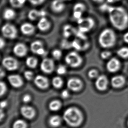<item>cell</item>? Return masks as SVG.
Returning <instances> with one entry per match:
<instances>
[{
    "mask_svg": "<svg viewBox=\"0 0 128 128\" xmlns=\"http://www.w3.org/2000/svg\"><path fill=\"white\" fill-rule=\"evenodd\" d=\"M108 13L110 22L114 28L123 31L128 27V13L124 8L111 6Z\"/></svg>",
    "mask_w": 128,
    "mask_h": 128,
    "instance_id": "obj_1",
    "label": "cell"
},
{
    "mask_svg": "<svg viewBox=\"0 0 128 128\" xmlns=\"http://www.w3.org/2000/svg\"><path fill=\"white\" fill-rule=\"evenodd\" d=\"M63 118L69 126L76 128L80 126L83 123L84 116L80 109L75 107H71L65 111Z\"/></svg>",
    "mask_w": 128,
    "mask_h": 128,
    "instance_id": "obj_2",
    "label": "cell"
},
{
    "mask_svg": "<svg viewBox=\"0 0 128 128\" xmlns=\"http://www.w3.org/2000/svg\"><path fill=\"white\" fill-rule=\"evenodd\" d=\"M116 35L114 32L110 28L104 30L98 37L99 44L103 48H110L116 44Z\"/></svg>",
    "mask_w": 128,
    "mask_h": 128,
    "instance_id": "obj_3",
    "label": "cell"
},
{
    "mask_svg": "<svg viewBox=\"0 0 128 128\" xmlns=\"http://www.w3.org/2000/svg\"><path fill=\"white\" fill-rule=\"evenodd\" d=\"M65 61L68 65L74 68L79 67L83 62L81 56L75 51L68 53L65 56Z\"/></svg>",
    "mask_w": 128,
    "mask_h": 128,
    "instance_id": "obj_4",
    "label": "cell"
},
{
    "mask_svg": "<svg viewBox=\"0 0 128 128\" xmlns=\"http://www.w3.org/2000/svg\"><path fill=\"white\" fill-rule=\"evenodd\" d=\"M78 30L82 33L88 32L94 28L95 21L91 17L82 18L77 20Z\"/></svg>",
    "mask_w": 128,
    "mask_h": 128,
    "instance_id": "obj_5",
    "label": "cell"
},
{
    "mask_svg": "<svg viewBox=\"0 0 128 128\" xmlns=\"http://www.w3.org/2000/svg\"><path fill=\"white\" fill-rule=\"evenodd\" d=\"M2 32L4 37L9 40H14L17 37V28L13 24L6 23L2 28Z\"/></svg>",
    "mask_w": 128,
    "mask_h": 128,
    "instance_id": "obj_6",
    "label": "cell"
},
{
    "mask_svg": "<svg viewBox=\"0 0 128 128\" xmlns=\"http://www.w3.org/2000/svg\"><path fill=\"white\" fill-rule=\"evenodd\" d=\"M2 64L5 69L10 71L17 70L19 66L18 61L16 58L11 56L5 57L3 59Z\"/></svg>",
    "mask_w": 128,
    "mask_h": 128,
    "instance_id": "obj_7",
    "label": "cell"
},
{
    "mask_svg": "<svg viewBox=\"0 0 128 128\" xmlns=\"http://www.w3.org/2000/svg\"><path fill=\"white\" fill-rule=\"evenodd\" d=\"M55 69V64L54 60L46 58L43 59L40 64V69L46 74H50Z\"/></svg>",
    "mask_w": 128,
    "mask_h": 128,
    "instance_id": "obj_8",
    "label": "cell"
},
{
    "mask_svg": "<svg viewBox=\"0 0 128 128\" xmlns=\"http://www.w3.org/2000/svg\"><path fill=\"white\" fill-rule=\"evenodd\" d=\"M66 8V4L64 0H53L50 4L51 10L55 14L62 13Z\"/></svg>",
    "mask_w": 128,
    "mask_h": 128,
    "instance_id": "obj_9",
    "label": "cell"
},
{
    "mask_svg": "<svg viewBox=\"0 0 128 128\" xmlns=\"http://www.w3.org/2000/svg\"><path fill=\"white\" fill-rule=\"evenodd\" d=\"M67 86L70 90L74 92H78L83 87V83L78 78H71L68 80Z\"/></svg>",
    "mask_w": 128,
    "mask_h": 128,
    "instance_id": "obj_10",
    "label": "cell"
},
{
    "mask_svg": "<svg viewBox=\"0 0 128 128\" xmlns=\"http://www.w3.org/2000/svg\"><path fill=\"white\" fill-rule=\"evenodd\" d=\"M34 83L38 88L42 90L46 89L50 86V82L48 78L41 75H38L35 77Z\"/></svg>",
    "mask_w": 128,
    "mask_h": 128,
    "instance_id": "obj_11",
    "label": "cell"
},
{
    "mask_svg": "<svg viewBox=\"0 0 128 128\" xmlns=\"http://www.w3.org/2000/svg\"><path fill=\"white\" fill-rule=\"evenodd\" d=\"M108 84V80L107 76L104 75L99 76L96 79L95 83L96 88L100 92H104L107 90Z\"/></svg>",
    "mask_w": 128,
    "mask_h": 128,
    "instance_id": "obj_12",
    "label": "cell"
},
{
    "mask_svg": "<svg viewBox=\"0 0 128 128\" xmlns=\"http://www.w3.org/2000/svg\"><path fill=\"white\" fill-rule=\"evenodd\" d=\"M13 51L16 56L22 58L28 54V47L24 43H18L14 46Z\"/></svg>",
    "mask_w": 128,
    "mask_h": 128,
    "instance_id": "obj_13",
    "label": "cell"
},
{
    "mask_svg": "<svg viewBox=\"0 0 128 128\" xmlns=\"http://www.w3.org/2000/svg\"><path fill=\"white\" fill-rule=\"evenodd\" d=\"M9 83L14 88H20L24 84L22 78L18 74H12L8 78Z\"/></svg>",
    "mask_w": 128,
    "mask_h": 128,
    "instance_id": "obj_14",
    "label": "cell"
},
{
    "mask_svg": "<svg viewBox=\"0 0 128 128\" xmlns=\"http://www.w3.org/2000/svg\"><path fill=\"white\" fill-rule=\"evenodd\" d=\"M121 68V62L116 58L110 59L106 64V68L110 73H114L118 71Z\"/></svg>",
    "mask_w": 128,
    "mask_h": 128,
    "instance_id": "obj_15",
    "label": "cell"
},
{
    "mask_svg": "<svg viewBox=\"0 0 128 128\" xmlns=\"http://www.w3.org/2000/svg\"><path fill=\"white\" fill-rule=\"evenodd\" d=\"M20 111L22 115L27 120H32L36 114L35 109L30 106H23L21 108Z\"/></svg>",
    "mask_w": 128,
    "mask_h": 128,
    "instance_id": "obj_16",
    "label": "cell"
},
{
    "mask_svg": "<svg viewBox=\"0 0 128 128\" xmlns=\"http://www.w3.org/2000/svg\"><path fill=\"white\" fill-rule=\"evenodd\" d=\"M46 16V12L44 10H39L36 9H32L30 10L28 14V19L31 21H36L41 18L45 17Z\"/></svg>",
    "mask_w": 128,
    "mask_h": 128,
    "instance_id": "obj_17",
    "label": "cell"
},
{
    "mask_svg": "<svg viewBox=\"0 0 128 128\" xmlns=\"http://www.w3.org/2000/svg\"><path fill=\"white\" fill-rule=\"evenodd\" d=\"M20 30L23 35L30 36L35 32L36 28L35 26L31 23L25 22L22 24Z\"/></svg>",
    "mask_w": 128,
    "mask_h": 128,
    "instance_id": "obj_18",
    "label": "cell"
},
{
    "mask_svg": "<svg viewBox=\"0 0 128 128\" xmlns=\"http://www.w3.org/2000/svg\"><path fill=\"white\" fill-rule=\"evenodd\" d=\"M51 26V22L46 17L41 18L38 20L37 27L40 31L43 32L47 31L50 29Z\"/></svg>",
    "mask_w": 128,
    "mask_h": 128,
    "instance_id": "obj_19",
    "label": "cell"
},
{
    "mask_svg": "<svg viewBox=\"0 0 128 128\" xmlns=\"http://www.w3.org/2000/svg\"><path fill=\"white\" fill-rule=\"evenodd\" d=\"M126 83L125 78L122 75H117L113 77L111 80V84L114 88H121Z\"/></svg>",
    "mask_w": 128,
    "mask_h": 128,
    "instance_id": "obj_20",
    "label": "cell"
},
{
    "mask_svg": "<svg viewBox=\"0 0 128 128\" xmlns=\"http://www.w3.org/2000/svg\"><path fill=\"white\" fill-rule=\"evenodd\" d=\"M16 12L14 9L7 8L4 10L3 18L6 21H12L16 18Z\"/></svg>",
    "mask_w": 128,
    "mask_h": 128,
    "instance_id": "obj_21",
    "label": "cell"
},
{
    "mask_svg": "<svg viewBox=\"0 0 128 128\" xmlns=\"http://www.w3.org/2000/svg\"><path fill=\"white\" fill-rule=\"evenodd\" d=\"M62 122L60 116L55 115L51 116L48 120V123L50 126L52 128H56L60 126Z\"/></svg>",
    "mask_w": 128,
    "mask_h": 128,
    "instance_id": "obj_22",
    "label": "cell"
},
{
    "mask_svg": "<svg viewBox=\"0 0 128 128\" xmlns=\"http://www.w3.org/2000/svg\"><path fill=\"white\" fill-rule=\"evenodd\" d=\"M62 107V103L58 100H52L48 105V108L50 111L54 112L59 111Z\"/></svg>",
    "mask_w": 128,
    "mask_h": 128,
    "instance_id": "obj_23",
    "label": "cell"
},
{
    "mask_svg": "<svg viewBox=\"0 0 128 128\" xmlns=\"http://www.w3.org/2000/svg\"><path fill=\"white\" fill-rule=\"evenodd\" d=\"M26 63L28 68L34 69L36 68L38 65V60L34 56H30L27 58Z\"/></svg>",
    "mask_w": 128,
    "mask_h": 128,
    "instance_id": "obj_24",
    "label": "cell"
},
{
    "mask_svg": "<svg viewBox=\"0 0 128 128\" xmlns=\"http://www.w3.org/2000/svg\"><path fill=\"white\" fill-rule=\"evenodd\" d=\"M27 0H9V3L13 8L19 9L22 8Z\"/></svg>",
    "mask_w": 128,
    "mask_h": 128,
    "instance_id": "obj_25",
    "label": "cell"
},
{
    "mask_svg": "<svg viewBox=\"0 0 128 128\" xmlns=\"http://www.w3.org/2000/svg\"><path fill=\"white\" fill-rule=\"evenodd\" d=\"M44 47L42 42L39 40H36L32 42L30 45V50L33 54H36L37 52L40 49Z\"/></svg>",
    "mask_w": 128,
    "mask_h": 128,
    "instance_id": "obj_26",
    "label": "cell"
},
{
    "mask_svg": "<svg viewBox=\"0 0 128 128\" xmlns=\"http://www.w3.org/2000/svg\"><path fill=\"white\" fill-rule=\"evenodd\" d=\"M74 28L70 25H65L63 28V35L66 38H69L73 34V33H76Z\"/></svg>",
    "mask_w": 128,
    "mask_h": 128,
    "instance_id": "obj_27",
    "label": "cell"
},
{
    "mask_svg": "<svg viewBox=\"0 0 128 128\" xmlns=\"http://www.w3.org/2000/svg\"><path fill=\"white\" fill-rule=\"evenodd\" d=\"M86 10V6L82 2L76 3L73 7V12H80L84 14Z\"/></svg>",
    "mask_w": 128,
    "mask_h": 128,
    "instance_id": "obj_28",
    "label": "cell"
},
{
    "mask_svg": "<svg viewBox=\"0 0 128 128\" xmlns=\"http://www.w3.org/2000/svg\"><path fill=\"white\" fill-rule=\"evenodd\" d=\"M52 83L54 88L60 89L63 86L64 81L61 77L56 76L53 78L52 80Z\"/></svg>",
    "mask_w": 128,
    "mask_h": 128,
    "instance_id": "obj_29",
    "label": "cell"
},
{
    "mask_svg": "<svg viewBox=\"0 0 128 128\" xmlns=\"http://www.w3.org/2000/svg\"><path fill=\"white\" fill-rule=\"evenodd\" d=\"M117 55L122 59L128 58V48L126 47H122L117 51Z\"/></svg>",
    "mask_w": 128,
    "mask_h": 128,
    "instance_id": "obj_30",
    "label": "cell"
},
{
    "mask_svg": "<svg viewBox=\"0 0 128 128\" xmlns=\"http://www.w3.org/2000/svg\"><path fill=\"white\" fill-rule=\"evenodd\" d=\"M13 128H27V124L23 120H17L13 124Z\"/></svg>",
    "mask_w": 128,
    "mask_h": 128,
    "instance_id": "obj_31",
    "label": "cell"
},
{
    "mask_svg": "<svg viewBox=\"0 0 128 128\" xmlns=\"http://www.w3.org/2000/svg\"><path fill=\"white\" fill-rule=\"evenodd\" d=\"M52 55L54 59L58 60H60L62 56V52L60 50L56 49L52 52Z\"/></svg>",
    "mask_w": 128,
    "mask_h": 128,
    "instance_id": "obj_32",
    "label": "cell"
},
{
    "mask_svg": "<svg viewBox=\"0 0 128 128\" xmlns=\"http://www.w3.org/2000/svg\"><path fill=\"white\" fill-rule=\"evenodd\" d=\"M56 71L57 74L59 75H64L66 74L67 72V70L65 66L60 65L57 67Z\"/></svg>",
    "mask_w": 128,
    "mask_h": 128,
    "instance_id": "obj_33",
    "label": "cell"
},
{
    "mask_svg": "<svg viewBox=\"0 0 128 128\" xmlns=\"http://www.w3.org/2000/svg\"><path fill=\"white\" fill-rule=\"evenodd\" d=\"M0 97H2L3 95H4L6 92H7L8 88H7V85L5 82H1L0 83Z\"/></svg>",
    "mask_w": 128,
    "mask_h": 128,
    "instance_id": "obj_34",
    "label": "cell"
},
{
    "mask_svg": "<svg viewBox=\"0 0 128 128\" xmlns=\"http://www.w3.org/2000/svg\"><path fill=\"white\" fill-rule=\"evenodd\" d=\"M24 76L25 79L28 81H31L33 80V79H34V73L32 71L30 70L25 71L24 74Z\"/></svg>",
    "mask_w": 128,
    "mask_h": 128,
    "instance_id": "obj_35",
    "label": "cell"
},
{
    "mask_svg": "<svg viewBox=\"0 0 128 128\" xmlns=\"http://www.w3.org/2000/svg\"><path fill=\"white\" fill-rule=\"evenodd\" d=\"M88 76L90 79H97L99 76L98 72L96 70H92L89 71Z\"/></svg>",
    "mask_w": 128,
    "mask_h": 128,
    "instance_id": "obj_36",
    "label": "cell"
},
{
    "mask_svg": "<svg viewBox=\"0 0 128 128\" xmlns=\"http://www.w3.org/2000/svg\"><path fill=\"white\" fill-rule=\"evenodd\" d=\"M30 4L34 6H39L45 3L46 0H28Z\"/></svg>",
    "mask_w": 128,
    "mask_h": 128,
    "instance_id": "obj_37",
    "label": "cell"
},
{
    "mask_svg": "<svg viewBox=\"0 0 128 128\" xmlns=\"http://www.w3.org/2000/svg\"><path fill=\"white\" fill-rule=\"evenodd\" d=\"M112 55V53L108 51H104L100 54V56L102 59L106 60L108 59Z\"/></svg>",
    "mask_w": 128,
    "mask_h": 128,
    "instance_id": "obj_38",
    "label": "cell"
},
{
    "mask_svg": "<svg viewBox=\"0 0 128 128\" xmlns=\"http://www.w3.org/2000/svg\"><path fill=\"white\" fill-rule=\"evenodd\" d=\"M32 100V97L31 95L28 94H26L23 96L22 98L23 102L24 103H28Z\"/></svg>",
    "mask_w": 128,
    "mask_h": 128,
    "instance_id": "obj_39",
    "label": "cell"
},
{
    "mask_svg": "<svg viewBox=\"0 0 128 128\" xmlns=\"http://www.w3.org/2000/svg\"><path fill=\"white\" fill-rule=\"evenodd\" d=\"M110 7V6L107 4H103L100 7V9L102 12H108Z\"/></svg>",
    "mask_w": 128,
    "mask_h": 128,
    "instance_id": "obj_40",
    "label": "cell"
},
{
    "mask_svg": "<svg viewBox=\"0 0 128 128\" xmlns=\"http://www.w3.org/2000/svg\"><path fill=\"white\" fill-rule=\"evenodd\" d=\"M61 97L62 98L67 99L70 97L69 92L68 90H64L61 93Z\"/></svg>",
    "mask_w": 128,
    "mask_h": 128,
    "instance_id": "obj_41",
    "label": "cell"
},
{
    "mask_svg": "<svg viewBox=\"0 0 128 128\" xmlns=\"http://www.w3.org/2000/svg\"><path fill=\"white\" fill-rule=\"evenodd\" d=\"M45 53H46V50L43 47L37 52L36 55L38 56H43L45 54Z\"/></svg>",
    "mask_w": 128,
    "mask_h": 128,
    "instance_id": "obj_42",
    "label": "cell"
},
{
    "mask_svg": "<svg viewBox=\"0 0 128 128\" xmlns=\"http://www.w3.org/2000/svg\"><path fill=\"white\" fill-rule=\"evenodd\" d=\"M8 106V102L6 100H3L0 102V107L1 109H4Z\"/></svg>",
    "mask_w": 128,
    "mask_h": 128,
    "instance_id": "obj_43",
    "label": "cell"
},
{
    "mask_svg": "<svg viewBox=\"0 0 128 128\" xmlns=\"http://www.w3.org/2000/svg\"><path fill=\"white\" fill-rule=\"evenodd\" d=\"M0 48L2 49L5 46L6 42H5V41L2 38H1L0 40Z\"/></svg>",
    "mask_w": 128,
    "mask_h": 128,
    "instance_id": "obj_44",
    "label": "cell"
},
{
    "mask_svg": "<svg viewBox=\"0 0 128 128\" xmlns=\"http://www.w3.org/2000/svg\"><path fill=\"white\" fill-rule=\"evenodd\" d=\"M123 40L125 42L128 44V32L125 33V35L123 36Z\"/></svg>",
    "mask_w": 128,
    "mask_h": 128,
    "instance_id": "obj_45",
    "label": "cell"
},
{
    "mask_svg": "<svg viewBox=\"0 0 128 128\" xmlns=\"http://www.w3.org/2000/svg\"><path fill=\"white\" fill-rule=\"evenodd\" d=\"M0 78H3L6 75V74H5V72L3 70H2V69H0Z\"/></svg>",
    "mask_w": 128,
    "mask_h": 128,
    "instance_id": "obj_46",
    "label": "cell"
},
{
    "mask_svg": "<svg viewBox=\"0 0 128 128\" xmlns=\"http://www.w3.org/2000/svg\"><path fill=\"white\" fill-rule=\"evenodd\" d=\"M92 0L97 3H102L104 0Z\"/></svg>",
    "mask_w": 128,
    "mask_h": 128,
    "instance_id": "obj_47",
    "label": "cell"
},
{
    "mask_svg": "<svg viewBox=\"0 0 128 128\" xmlns=\"http://www.w3.org/2000/svg\"><path fill=\"white\" fill-rule=\"evenodd\" d=\"M107 1L108 3H113L115 2L114 0H107Z\"/></svg>",
    "mask_w": 128,
    "mask_h": 128,
    "instance_id": "obj_48",
    "label": "cell"
},
{
    "mask_svg": "<svg viewBox=\"0 0 128 128\" xmlns=\"http://www.w3.org/2000/svg\"><path fill=\"white\" fill-rule=\"evenodd\" d=\"M120 0H114V2H118Z\"/></svg>",
    "mask_w": 128,
    "mask_h": 128,
    "instance_id": "obj_49",
    "label": "cell"
},
{
    "mask_svg": "<svg viewBox=\"0 0 128 128\" xmlns=\"http://www.w3.org/2000/svg\"><path fill=\"white\" fill-rule=\"evenodd\" d=\"M64 0L65 2H66V1H67V2H68V1H70L71 0Z\"/></svg>",
    "mask_w": 128,
    "mask_h": 128,
    "instance_id": "obj_50",
    "label": "cell"
},
{
    "mask_svg": "<svg viewBox=\"0 0 128 128\" xmlns=\"http://www.w3.org/2000/svg\"></svg>",
    "mask_w": 128,
    "mask_h": 128,
    "instance_id": "obj_51",
    "label": "cell"
},
{
    "mask_svg": "<svg viewBox=\"0 0 128 128\" xmlns=\"http://www.w3.org/2000/svg\"></svg>",
    "mask_w": 128,
    "mask_h": 128,
    "instance_id": "obj_52",
    "label": "cell"
}]
</instances>
